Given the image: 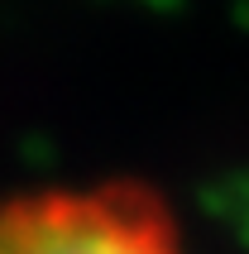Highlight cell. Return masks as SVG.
I'll return each mask as SVG.
<instances>
[{
    "label": "cell",
    "instance_id": "1",
    "mask_svg": "<svg viewBox=\"0 0 249 254\" xmlns=\"http://www.w3.org/2000/svg\"><path fill=\"white\" fill-rule=\"evenodd\" d=\"M0 254H168L153 221L111 206L53 201L0 221Z\"/></svg>",
    "mask_w": 249,
    "mask_h": 254
}]
</instances>
